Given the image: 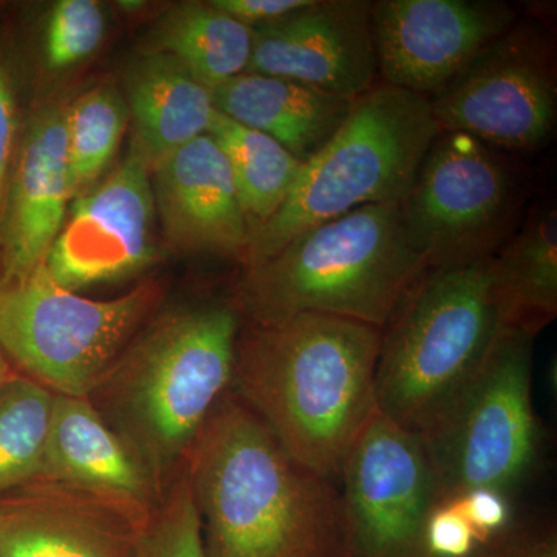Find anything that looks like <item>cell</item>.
<instances>
[{
  "label": "cell",
  "instance_id": "obj_31",
  "mask_svg": "<svg viewBox=\"0 0 557 557\" xmlns=\"http://www.w3.org/2000/svg\"><path fill=\"white\" fill-rule=\"evenodd\" d=\"M17 143V113L9 67L0 47V226Z\"/></svg>",
  "mask_w": 557,
  "mask_h": 557
},
{
  "label": "cell",
  "instance_id": "obj_27",
  "mask_svg": "<svg viewBox=\"0 0 557 557\" xmlns=\"http://www.w3.org/2000/svg\"><path fill=\"white\" fill-rule=\"evenodd\" d=\"M104 9L97 0H60L50 10L44 30V60L62 72L89 60L104 39Z\"/></svg>",
  "mask_w": 557,
  "mask_h": 557
},
{
  "label": "cell",
  "instance_id": "obj_17",
  "mask_svg": "<svg viewBox=\"0 0 557 557\" xmlns=\"http://www.w3.org/2000/svg\"><path fill=\"white\" fill-rule=\"evenodd\" d=\"M40 480L98 498L141 527L163 498L148 468L89 398L54 395Z\"/></svg>",
  "mask_w": 557,
  "mask_h": 557
},
{
  "label": "cell",
  "instance_id": "obj_34",
  "mask_svg": "<svg viewBox=\"0 0 557 557\" xmlns=\"http://www.w3.org/2000/svg\"><path fill=\"white\" fill-rule=\"evenodd\" d=\"M120 5H123L124 10H138L141 9V2H121Z\"/></svg>",
  "mask_w": 557,
  "mask_h": 557
},
{
  "label": "cell",
  "instance_id": "obj_7",
  "mask_svg": "<svg viewBox=\"0 0 557 557\" xmlns=\"http://www.w3.org/2000/svg\"><path fill=\"white\" fill-rule=\"evenodd\" d=\"M164 298L157 281L119 298H84L40 265L22 281L0 282V348L16 372L54 395L89 398Z\"/></svg>",
  "mask_w": 557,
  "mask_h": 557
},
{
  "label": "cell",
  "instance_id": "obj_25",
  "mask_svg": "<svg viewBox=\"0 0 557 557\" xmlns=\"http://www.w3.org/2000/svg\"><path fill=\"white\" fill-rule=\"evenodd\" d=\"M129 123L124 95L100 84L65 106L70 190L72 199L94 188L119 152Z\"/></svg>",
  "mask_w": 557,
  "mask_h": 557
},
{
  "label": "cell",
  "instance_id": "obj_2",
  "mask_svg": "<svg viewBox=\"0 0 557 557\" xmlns=\"http://www.w3.org/2000/svg\"><path fill=\"white\" fill-rule=\"evenodd\" d=\"M185 472L207 557H341L339 491L289 456L233 392Z\"/></svg>",
  "mask_w": 557,
  "mask_h": 557
},
{
  "label": "cell",
  "instance_id": "obj_21",
  "mask_svg": "<svg viewBox=\"0 0 557 557\" xmlns=\"http://www.w3.org/2000/svg\"><path fill=\"white\" fill-rule=\"evenodd\" d=\"M491 277L505 330L537 336L557 317L555 200L528 209L507 244L491 258Z\"/></svg>",
  "mask_w": 557,
  "mask_h": 557
},
{
  "label": "cell",
  "instance_id": "obj_5",
  "mask_svg": "<svg viewBox=\"0 0 557 557\" xmlns=\"http://www.w3.org/2000/svg\"><path fill=\"white\" fill-rule=\"evenodd\" d=\"M504 330L491 258L424 271L381 329L376 409L423 437L478 379Z\"/></svg>",
  "mask_w": 557,
  "mask_h": 557
},
{
  "label": "cell",
  "instance_id": "obj_28",
  "mask_svg": "<svg viewBox=\"0 0 557 557\" xmlns=\"http://www.w3.org/2000/svg\"><path fill=\"white\" fill-rule=\"evenodd\" d=\"M426 557H469L480 548L478 534L456 500L440 502L424 527Z\"/></svg>",
  "mask_w": 557,
  "mask_h": 557
},
{
  "label": "cell",
  "instance_id": "obj_33",
  "mask_svg": "<svg viewBox=\"0 0 557 557\" xmlns=\"http://www.w3.org/2000/svg\"><path fill=\"white\" fill-rule=\"evenodd\" d=\"M14 373H16V370L11 366L9 359L3 355L2 348H0V386H2L7 380L11 379Z\"/></svg>",
  "mask_w": 557,
  "mask_h": 557
},
{
  "label": "cell",
  "instance_id": "obj_20",
  "mask_svg": "<svg viewBox=\"0 0 557 557\" xmlns=\"http://www.w3.org/2000/svg\"><path fill=\"white\" fill-rule=\"evenodd\" d=\"M124 100L134 129L132 150L148 164L208 134L215 108L211 90L174 57L146 51L132 62Z\"/></svg>",
  "mask_w": 557,
  "mask_h": 557
},
{
  "label": "cell",
  "instance_id": "obj_3",
  "mask_svg": "<svg viewBox=\"0 0 557 557\" xmlns=\"http://www.w3.org/2000/svg\"><path fill=\"white\" fill-rule=\"evenodd\" d=\"M242 324L233 298L161 309L89 395L148 468L161 497L233 386Z\"/></svg>",
  "mask_w": 557,
  "mask_h": 557
},
{
  "label": "cell",
  "instance_id": "obj_8",
  "mask_svg": "<svg viewBox=\"0 0 557 557\" xmlns=\"http://www.w3.org/2000/svg\"><path fill=\"white\" fill-rule=\"evenodd\" d=\"M527 180L505 152L442 131L399 201L403 230L428 270L493 258L525 215Z\"/></svg>",
  "mask_w": 557,
  "mask_h": 557
},
{
  "label": "cell",
  "instance_id": "obj_12",
  "mask_svg": "<svg viewBox=\"0 0 557 557\" xmlns=\"http://www.w3.org/2000/svg\"><path fill=\"white\" fill-rule=\"evenodd\" d=\"M150 170L134 152L104 182L73 200L44 260L69 292L141 276L159 258Z\"/></svg>",
  "mask_w": 557,
  "mask_h": 557
},
{
  "label": "cell",
  "instance_id": "obj_10",
  "mask_svg": "<svg viewBox=\"0 0 557 557\" xmlns=\"http://www.w3.org/2000/svg\"><path fill=\"white\" fill-rule=\"evenodd\" d=\"M429 101L442 131L463 132L502 152L544 148L557 123L555 33L519 17Z\"/></svg>",
  "mask_w": 557,
  "mask_h": 557
},
{
  "label": "cell",
  "instance_id": "obj_6",
  "mask_svg": "<svg viewBox=\"0 0 557 557\" xmlns=\"http://www.w3.org/2000/svg\"><path fill=\"white\" fill-rule=\"evenodd\" d=\"M440 132L428 98L380 81L304 161L288 199L251 234L245 270L321 223L370 205L399 203Z\"/></svg>",
  "mask_w": 557,
  "mask_h": 557
},
{
  "label": "cell",
  "instance_id": "obj_24",
  "mask_svg": "<svg viewBox=\"0 0 557 557\" xmlns=\"http://www.w3.org/2000/svg\"><path fill=\"white\" fill-rule=\"evenodd\" d=\"M54 394L22 373L0 386V497L42 478Z\"/></svg>",
  "mask_w": 557,
  "mask_h": 557
},
{
  "label": "cell",
  "instance_id": "obj_14",
  "mask_svg": "<svg viewBox=\"0 0 557 557\" xmlns=\"http://www.w3.org/2000/svg\"><path fill=\"white\" fill-rule=\"evenodd\" d=\"M368 0H313L285 20L251 28L247 72L358 100L380 83Z\"/></svg>",
  "mask_w": 557,
  "mask_h": 557
},
{
  "label": "cell",
  "instance_id": "obj_26",
  "mask_svg": "<svg viewBox=\"0 0 557 557\" xmlns=\"http://www.w3.org/2000/svg\"><path fill=\"white\" fill-rule=\"evenodd\" d=\"M135 557H207L185 469L143 527Z\"/></svg>",
  "mask_w": 557,
  "mask_h": 557
},
{
  "label": "cell",
  "instance_id": "obj_23",
  "mask_svg": "<svg viewBox=\"0 0 557 557\" xmlns=\"http://www.w3.org/2000/svg\"><path fill=\"white\" fill-rule=\"evenodd\" d=\"M209 137L228 161L249 233H255L282 208L304 161L276 139L249 129L215 110Z\"/></svg>",
  "mask_w": 557,
  "mask_h": 557
},
{
  "label": "cell",
  "instance_id": "obj_9",
  "mask_svg": "<svg viewBox=\"0 0 557 557\" xmlns=\"http://www.w3.org/2000/svg\"><path fill=\"white\" fill-rule=\"evenodd\" d=\"M534 339L504 330L474 383L421 437L438 504L482 487L511 496L536 469L542 426L531 397Z\"/></svg>",
  "mask_w": 557,
  "mask_h": 557
},
{
  "label": "cell",
  "instance_id": "obj_11",
  "mask_svg": "<svg viewBox=\"0 0 557 557\" xmlns=\"http://www.w3.org/2000/svg\"><path fill=\"white\" fill-rule=\"evenodd\" d=\"M339 479L341 557H426L424 527L438 493L420 435L376 410Z\"/></svg>",
  "mask_w": 557,
  "mask_h": 557
},
{
  "label": "cell",
  "instance_id": "obj_16",
  "mask_svg": "<svg viewBox=\"0 0 557 557\" xmlns=\"http://www.w3.org/2000/svg\"><path fill=\"white\" fill-rule=\"evenodd\" d=\"M70 200L65 106L53 102L32 116L14 156L0 226V282L22 281L42 265Z\"/></svg>",
  "mask_w": 557,
  "mask_h": 557
},
{
  "label": "cell",
  "instance_id": "obj_1",
  "mask_svg": "<svg viewBox=\"0 0 557 557\" xmlns=\"http://www.w3.org/2000/svg\"><path fill=\"white\" fill-rule=\"evenodd\" d=\"M381 329L330 314L242 324L231 392L289 456L330 480L376 412Z\"/></svg>",
  "mask_w": 557,
  "mask_h": 557
},
{
  "label": "cell",
  "instance_id": "obj_30",
  "mask_svg": "<svg viewBox=\"0 0 557 557\" xmlns=\"http://www.w3.org/2000/svg\"><path fill=\"white\" fill-rule=\"evenodd\" d=\"M483 557H557L556 530L552 527L511 525L480 547Z\"/></svg>",
  "mask_w": 557,
  "mask_h": 557
},
{
  "label": "cell",
  "instance_id": "obj_13",
  "mask_svg": "<svg viewBox=\"0 0 557 557\" xmlns=\"http://www.w3.org/2000/svg\"><path fill=\"white\" fill-rule=\"evenodd\" d=\"M519 17L500 0L373 2L380 81L431 100Z\"/></svg>",
  "mask_w": 557,
  "mask_h": 557
},
{
  "label": "cell",
  "instance_id": "obj_15",
  "mask_svg": "<svg viewBox=\"0 0 557 557\" xmlns=\"http://www.w3.org/2000/svg\"><path fill=\"white\" fill-rule=\"evenodd\" d=\"M156 214L171 248L189 255L239 259L249 247V225L228 161L203 135L150 170Z\"/></svg>",
  "mask_w": 557,
  "mask_h": 557
},
{
  "label": "cell",
  "instance_id": "obj_32",
  "mask_svg": "<svg viewBox=\"0 0 557 557\" xmlns=\"http://www.w3.org/2000/svg\"><path fill=\"white\" fill-rule=\"evenodd\" d=\"M212 7L249 28L285 20L307 9L313 0H209Z\"/></svg>",
  "mask_w": 557,
  "mask_h": 557
},
{
  "label": "cell",
  "instance_id": "obj_29",
  "mask_svg": "<svg viewBox=\"0 0 557 557\" xmlns=\"http://www.w3.org/2000/svg\"><path fill=\"white\" fill-rule=\"evenodd\" d=\"M511 496L496 490H472L453 498L478 534L480 547L504 534L512 525Z\"/></svg>",
  "mask_w": 557,
  "mask_h": 557
},
{
  "label": "cell",
  "instance_id": "obj_35",
  "mask_svg": "<svg viewBox=\"0 0 557 557\" xmlns=\"http://www.w3.org/2000/svg\"><path fill=\"white\" fill-rule=\"evenodd\" d=\"M469 557H483V555H482V552H480V548H479L478 552L474 553V555L469 556Z\"/></svg>",
  "mask_w": 557,
  "mask_h": 557
},
{
  "label": "cell",
  "instance_id": "obj_4",
  "mask_svg": "<svg viewBox=\"0 0 557 557\" xmlns=\"http://www.w3.org/2000/svg\"><path fill=\"white\" fill-rule=\"evenodd\" d=\"M398 205H370L321 223L245 270L233 295L244 322L319 313L383 329L428 270L409 245Z\"/></svg>",
  "mask_w": 557,
  "mask_h": 557
},
{
  "label": "cell",
  "instance_id": "obj_19",
  "mask_svg": "<svg viewBox=\"0 0 557 557\" xmlns=\"http://www.w3.org/2000/svg\"><path fill=\"white\" fill-rule=\"evenodd\" d=\"M218 112L307 161L343 126L351 100L277 76L242 73L211 90Z\"/></svg>",
  "mask_w": 557,
  "mask_h": 557
},
{
  "label": "cell",
  "instance_id": "obj_18",
  "mask_svg": "<svg viewBox=\"0 0 557 557\" xmlns=\"http://www.w3.org/2000/svg\"><path fill=\"white\" fill-rule=\"evenodd\" d=\"M141 530L104 502L47 480L0 497V557H135Z\"/></svg>",
  "mask_w": 557,
  "mask_h": 557
},
{
  "label": "cell",
  "instance_id": "obj_22",
  "mask_svg": "<svg viewBox=\"0 0 557 557\" xmlns=\"http://www.w3.org/2000/svg\"><path fill=\"white\" fill-rule=\"evenodd\" d=\"M252 30L211 5L183 2L157 22L148 51L171 54L199 83L215 89L247 72Z\"/></svg>",
  "mask_w": 557,
  "mask_h": 557
}]
</instances>
